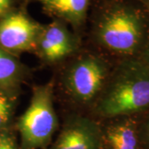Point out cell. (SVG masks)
Returning <instances> with one entry per match:
<instances>
[{"instance_id": "7a4b0ae2", "label": "cell", "mask_w": 149, "mask_h": 149, "mask_svg": "<svg viewBox=\"0 0 149 149\" xmlns=\"http://www.w3.org/2000/svg\"><path fill=\"white\" fill-rule=\"evenodd\" d=\"M148 110L149 65L141 58L116 61L95 102V114L104 120Z\"/></svg>"}, {"instance_id": "277c9868", "label": "cell", "mask_w": 149, "mask_h": 149, "mask_svg": "<svg viewBox=\"0 0 149 149\" xmlns=\"http://www.w3.org/2000/svg\"><path fill=\"white\" fill-rule=\"evenodd\" d=\"M113 64L100 55L80 56L65 72L63 83L65 91L79 104L95 103L106 84Z\"/></svg>"}, {"instance_id": "52a82bcc", "label": "cell", "mask_w": 149, "mask_h": 149, "mask_svg": "<svg viewBox=\"0 0 149 149\" xmlns=\"http://www.w3.org/2000/svg\"><path fill=\"white\" fill-rule=\"evenodd\" d=\"M46 149H101L100 123L82 116L70 118Z\"/></svg>"}, {"instance_id": "9c48e42d", "label": "cell", "mask_w": 149, "mask_h": 149, "mask_svg": "<svg viewBox=\"0 0 149 149\" xmlns=\"http://www.w3.org/2000/svg\"><path fill=\"white\" fill-rule=\"evenodd\" d=\"M40 3L47 15L65 22L77 32L85 26L91 0H41Z\"/></svg>"}, {"instance_id": "30bf717a", "label": "cell", "mask_w": 149, "mask_h": 149, "mask_svg": "<svg viewBox=\"0 0 149 149\" xmlns=\"http://www.w3.org/2000/svg\"><path fill=\"white\" fill-rule=\"evenodd\" d=\"M27 74V68L17 56L0 47V91L17 97Z\"/></svg>"}, {"instance_id": "8992f818", "label": "cell", "mask_w": 149, "mask_h": 149, "mask_svg": "<svg viewBox=\"0 0 149 149\" xmlns=\"http://www.w3.org/2000/svg\"><path fill=\"white\" fill-rule=\"evenodd\" d=\"M79 38L65 22L53 18L43 25L35 52L47 63H56L68 57L78 49Z\"/></svg>"}, {"instance_id": "5b68a950", "label": "cell", "mask_w": 149, "mask_h": 149, "mask_svg": "<svg viewBox=\"0 0 149 149\" xmlns=\"http://www.w3.org/2000/svg\"><path fill=\"white\" fill-rule=\"evenodd\" d=\"M42 27L27 13L24 6L16 7L0 17V47L16 56L35 52Z\"/></svg>"}, {"instance_id": "4fadbf2b", "label": "cell", "mask_w": 149, "mask_h": 149, "mask_svg": "<svg viewBox=\"0 0 149 149\" xmlns=\"http://www.w3.org/2000/svg\"><path fill=\"white\" fill-rule=\"evenodd\" d=\"M140 133L144 148L149 149V110L141 114Z\"/></svg>"}, {"instance_id": "8fae6325", "label": "cell", "mask_w": 149, "mask_h": 149, "mask_svg": "<svg viewBox=\"0 0 149 149\" xmlns=\"http://www.w3.org/2000/svg\"><path fill=\"white\" fill-rule=\"evenodd\" d=\"M17 97L0 91V133L12 125Z\"/></svg>"}, {"instance_id": "e0dca14e", "label": "cell", "mask_w": 149, "mask_h": 149, "mask_svg": "<svg viewBox=\"0 0 149 149\" xmlns=\"http://www.w3.org/2000/svg\"><path fill=\"white\" fill-rule=\"evenodd\" d=\"M22 1L23 4L26 5V4H27L28 3H30V2H32V1H38V2H40L41 0H22Z\"/></svg>"}, {"instance_id": "9a60e30c", "label": "cell", "mask_w": 149, "mask_h": 149, "mask_svg": "<svg viewBox=\"0 0 149 149\" xmlns=\"http://www.w3.org/2000/svg\"><path fill=\"white\" fill-rule=\"evenodd\" d=\"M140 58L142 59L145 63H147L149 65V40Z\"/></svg>"}, {"instance_id": "2e32d148", "label": "cell", "mask_w": 149, "mask_h": 149, "mask_svg": "<svg viewBox=\"0 0 149 149\" xmlns=\"http://www.w3.org/2000/svg\"><path fill=\"white\" fill-rule=\"evenodd\" d=\"M141 3H143L144 6H146L149 9V0H138Z\"/></svg>"}, {"instance_id": "7c38bea8", "label": "cell", "mask_w": 149, "mask_h": 149, "mask_svg": "<svg viewBox=\"0 0 149 149\" xmlns=\"http://www.w3.org/2000/svg\"><path fill=\"white\" fill-rule=\"evenodd\" d=\"M0 149H22L17 130L13 126L0 133Z\"/></svg>"}, {"instance_id": "5bb4252c", "label": "cell", "mask_w": 149, "mask_h": 149, "mask_svg": "<svg viewBox=\"0 0 149 149\" xmlns=\"http://www.w3.org/2000/svg\"><path fill=\"white\" fill-rule=\"evenodd\" d=\"M16 0H0V17L16 8Z\"/></svg>"}, {"instance_id": "3957f363", "label": "cell", "mask_w": 149, "mask_h": 149, "mask_svg": "<svg viewBox=\"0 0 149 149\" xmlns=\"http://www.w3.org/2000/svg\"><path fill=\"white\" fill-rule=\"evenodd\" d=\"M57 128L52 85L47 83L35 86L29 105L17 123L21 148H47L53 141Z\"/></svg>"}, {"instance_id": "6da1fadb", "label": "cell", "mask_w": 149, "mask_h": 149, "mask_svg": "<svg viewBox=\"0 0 149 149\" xmlns=\"http://www.w3.org/2000/svg\"><path fill=\"white\" fill-rule=\"evenodd\" d=\"M91 36L116 61L140 58L149 40V9L138 0H100Z\"/></svg>"}, {"instance_id": "ba28073f", "label": "cell", "mask_w": 149, "mask_h": 149, "mask_svg": "<svg viewBox=\"0 0 149 149\" xmlns=\"http://www.w3.org/2000/svg\"><path fill=\"white\" fill-rule=\"evenodd\" d=\"M141 115L121 116L100 123L101 149H145L140 133Z\"/></svg>"}]
</instances>
